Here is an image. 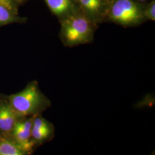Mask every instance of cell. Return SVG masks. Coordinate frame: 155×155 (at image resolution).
Listing matches in <instances>:
<instances>
[{
    "label": "cell",
    "mask_w": 155,
    "mask_h": 155,
    "mask_svg": "<svg viewBox=\"0 0 155 155\" xmlns=\"http://www.w3.org/2000/svg\"><path fill=\"white\" fill-rule=\"evenodd\" d=\"M134 1H137V2H139L140 3H145V2H148L149 0H134Z\"/></svg>",
    "instance_id": "obj_13"
},
{
    "label": "cell",
    "mask_w": 155,
    "mask_h": 155,
    "mask_svg": "<svg viewBox=\"0 0 155 155\" xmlns=\"http://www.w3.org/2000/svg\"><path fill=\"white\" fill-rule=\"evenodd\" d=\"M59 21V38L65 47H73L94 41L98 27L78 7Z\"/></svg>",
    "instance_id": "obj_1"
},
{
    "label": "cell",
    "mask_w": 155,
    "mask_h": 155,
    "mask_svg": "<svg viewBox=\"0 0 155 155\" xmlns=\"http://www.w3.org/2000/svg\"><path fill=\"white\" fill-rule=\"evenodd\" d=\"M50 11L59 20L75 9L74 0H44Z\"/></svg>",
    "instance_id": "obj_8"
},
{
    "label": "cell",
    "mask_w": 155,
    "mask_h": 155,
    "mask_svg": "<svg viewBox=\"0 0 155 155\" xmlns=\"http://www.w3.org/2000/svg\"><path fill=\"white\" fill-rule=\"evenodd\" d=\"M31 136L34 144L38 147L52 140L55 136V127L41 114L33 117Z\"/></svg>",
    "instance_id": "obj_6"
},
{
    "label": "cell",
    "mask_w": 155,
    "mask_h": 155,
    "mask_svg": "<svg viewBox=\"0 0 155 155\" xmlns=\"http://www.w3.org/2000/svg\"><path fill=\"white\" fill-rule=\"evenodd\" d=\"M34 116L20 118L16 122L11 132L9 134L16 144L31 155L37 147L34 144L31 136V129Z\"/></svg>",
    "instance_id": "obj_4"
},
{
    "label": "cell",
    "mask_w": 155,
    "mask_h": 155,
    "mask_svg": "<svg viewBox=\"0 0 155 155\" xmlns=\"http://www.w3.org/2000/svg\"><path fill=\"white\" fill-rule=\"evenodd\" d=\"M0 155H28L9 134H0Z\"/></svg>",
    "instance_id": "obj_9"
},
{
    "label": "cell",
    "mask_w": 155,
    "mask_h": 155,
    "mask_svg": "<svg viewBox=\"0 0 155 155\" xmlns=\"http://www.w3.org/2000/svg\"><path fill=\"white\" fill-rule=\"evenodd\" d=\"M1 95L7 100L19 118L42 114L51 106V102L39 88V83L32 81L16 94Z\"/></svg>",
    "instance_id": "obj_2"
},
{
    "label": "cell",
    "mask_w": 155,
    "mask_h": 155,
    "mask_svg": "<svg viewBox=\"0 0 155 155\" xmlns=\"http://www.w3.org/2000/svg\"><path fill=\"white\" fill-rule=\"evenodd\" d=\"M27 20V18L20 16L18 12L6 6L0 4V28L14 23H25Z\"/></svg>",
    "instance_id": "obj_10"
},
{
    "label": "cell",
    "mask_w": 155,
    "mask_h": 155,
    "mask_svg": "<svg viewBox=\"0 0 155 155\" xmlns=\"http://www.w3.org/2000/svg\"><path fill=\"white\" fill-rule=\"evenodd\" d=\"M144 17L146 20H155V1L152 0L144 4L143 9Z\"/></svg>",
    "instance_id": "obj_11"
},
{
    "label": "cell",
    "mask_w": 155,
    "mask_h": 155,
    "mask_svg": "<svg viewBox=\"0 0 155 155\" xmlns=\"http://www.w3.org/2000/svg\"><path fill=\"white\" fill-rule=\"evenodd\" d=\"M20 119L8 101L0 93V134H9Z\"/></svg>",
    "instance_id": "obj_7"
},
{
    "label": "cell",
    "mask_w": 155,
    "mask_h": 155,
    "mask_svg": "<svg viewBox=\"0 0 155 155\" xmlns=\"http://www.w3.org/2000/svg\"><path fill=\"white\" fill-rule=\"evenodd\" d=\"M28 0H0V4L6 6L15 11L18 12L20 6L24 5Z\"/></svg>",
    "instance_id": "obj_12"
},
{
    "label": "cell",
    "mask_w": 155,
    "mask_h": 155,
    "mask_svg": "<svg viewBox=\"0 0 155 155\" xmlns=\"http://www.w3.org/2000/svg\"><path fill=\"white\" fill-rule=\"evenodd\" d=\"M144 4L134 0H109L105 21L124 27L138 26L147 21L143 13Z\"/></svg>",
    "instance_id": "obj_3"
},
{
    "label": "cell",
    "mask_w": 155,
    "mask_h": 155,
    "mask_svg": "<svg viewBox=\"0 0 155 155\" xmlns=\"http://www.w3.org/2000/svg\"><path fill=\"white\" fill-rule=\"evenodd\" d=\"M76 5L98 27L105 21L109 0H74Z\"/></svg>",
    "instance_id": "obj_5"
}]
</instances>
